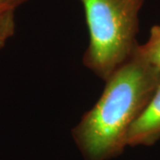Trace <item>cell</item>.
<instances>
[{
    "instance_id": "obj_4",
    "label": "cell",
    "mask_w": 160,
    "mask_h": 160,
    "mask_svg": "<svg viewBox=\"0 0 160 160\" xmlns=\"http://www.w3.org/2000/svg\"><path fill=\"white\" fill-rule=\"evenodd\" d=\"M135 52L160 73V24L150 29L148 40L138 45Z\"/></svg>"
},
{
    "instance_id": "obj_2",
    "label": "cell",
    "mask_w": 160,
    "mask_h": 160,
    "mask_svg": "<svg viewBox=\"0 0 160 160\" xmlns=\"http://www.w3.org/2000/svg\"><path fill=\"white\" fill-rule=\"evenodd\" d=\"M83 7L89 43L84 66L105 81L138 46L139 15L145 0H78Z\"/></svg>"
},
{
    "instance_id": "obj_3",
    "label": "cell",
    "mask_w": 160,
    "mask_h": 160,
    "mask_svg": "<svg viewBox=\"0 0 160 160\" xmlns=\"http://www.w3.org/2000/svg\"><path fill=\"white\" fill-rule=\"evenodd\" d=\"M160 139V79L142 113L132 123L127 147L150 146Z\"/></svg>"
},
{
    "instance_id": "obj_1",
    "label": "cell",
    "mask_w": 160,
    "mask_h": 160,
    "mask_svg": "<svg viewBox=\"0 0 160 160\" xmlns=\"http://www.w3.org/2000/svg\"><path fill=\"white\" fill-rule=\"evenodd\" d=\"M160 73L134 51L106 79L95 104L72 129V137L85 160H109L127 147L132 123L148 103Z\"/></svg>"
},
{
    "instance_id": "obj_5",
    "label": "cell",
    "mask_w": 160,
    "mask_h": 160,
    "mask_svg": "<svg viewBox=\"0 0 160 160\" xmlns=\"http://www.w3.org/2000/svg\"><path fill=\"white\" fill-rule=\"evenodd\" d=\"M15 31L13 12L0 13V50L3 49Z\"/></svg>"
},
{
    "instance_id": "obj_6",
    "label": "cell",
    "mask_w": 160,
    "mask_h": 160,
    "mask_svg": "<svg viewBox=\"0 0 160 160\" xmlns=\"http://www.w3.org/2000/svg\"><path fill=\"white\" fill-rule=\"evenodd\" d=\"M28 0H0V13L13 12L14 9Z\"/></svg>"
}]
</instances>
